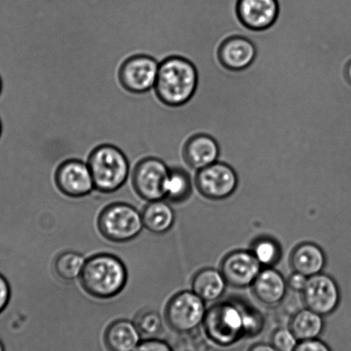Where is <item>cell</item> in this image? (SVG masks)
I'll return each mask as SVG.
<instances>
[{
  "instance_id": "cell-32",
  "label": "cell",
  "mask_w": 351,
  "mask_h": 351,
  "mask_svg": "<svg viewBox=\"0 0 351 351\" xmlns=\"http://www.w3.org/2000/svg\"><path fill=\"white\" fill-rule=\"evenodd\" d=\"M344 77H346L348 83L351 85V60L347 63L344 68Z\"/></svg>"
},
{
  "instance_id": "cell-5",
  "label": "cell",
  "mask_w": 351,
  "mask_h": 351,
  "mask_svg": "<svg viewBox=\"0 0 351 351\" xmlns=\"http://www.w3.org/2000/svg\"><path fill=\"white\" fill-rule=\"evenodd\" d=\"M97 226L105 239L115 243L134 240L144 228L141 213L131 204L123 202L106 206L99 215Z\"/></svg>"
},
{
  "instance_id": "cell-18",
  "label": "cell",
  "mask_w": 351,
  "mask_h": 351,
  "mask_svg": "<svg viewBox=\"0 0 351 351\" xmlns=\"http://www.w3.org/2000/svg\"><path fill=\"white\" fill-rule=\"evenodd\" d=\"M293 270L306 277L322 274L326 267V258L322 248L312 243L298 245L293 250L291 258Z\"/></svg>"
},
{
  "instance_id": "cell-34",
  "label": "cell",
  "mask_w": 351,
  "mask_h": 351,
  "mask_svg": "<svg viewBox=\"0 0 351 351\" xmlns=\"http://www.w3.org/2000/svg\"><path fill=\"white\" fill-rule=\"evenodd\" d=\"M3 134V122L1 119H0V138H1V136Z\"/></svg>"
},
{
  "instance_id": "cell-2",
  "label": "cell",
  "mask_w": 351,
  "mask_h": 351,
  "mask_svg": "<svg viewBox=\"0 0 351 351\" xmlns=\"http://www.w3.org/2000/svg\"><path fill=\"white\" fill-rule=\"evenodd\" d=\"M199 75L192 60L182 56H170L159 64L154 90L162 104L180 107L196 94Z\"/></svg>"
},
{
  "instance_id": "cell-31",
  "label": "cell",
  "mask_w": 351,
  "mask_h": 351,
  "mask_svg": "<svg viewBox=\"0 0 351 351\" xmlns=\"http://www.w3.org/2000/svg\"><path fill=\"white\" fill-rule=\"evenodd\" d=\"M248 351H279L272 346L268 343H256L252 346Z\"/></svg>"
},
{
  "instance_id": "cell-4",
  "label": "cell",
  "mask_w": 351,
  "mask_h": 351,
  "mask_svg": "<svg viewBox=\"0 0 351 351\" xmlns=\"http://www.w3.org/2000/svg\"><path fill=\"white\" fill-rule=\"evenodd\" d=\"M86 162L95 190L99 193L117 192L128 182L130 175V160L122 149L114 145L97 146L88 155Z\"/></svg>"
},
{
  "instance_id": "cell-1",
  "label": "cell",
  "mask_w": 351,
  "mask_h": 351,
  "mask_svg": "<svg viewBox=\"0 0 351 351\" xmlns=\"http://www.w3.org/2000/svg\"><path fill=\"white\" fill-rule=\"evenodd\" d=\"M207 336L221 346H230L244 336H254L263 328V318L256 310L237 301H228L207 310L204 320Z\"/></svg>"
},
{
  "instance_id": "cell-28",
  "label": "cell",
  "mask_w": 351,
  "mask_h": 351,
  "mask_svg": "<svg viewBox=\"0 0 351 351\" xmlns=\"http://www.w3.org/2000/svg\"><path fill=\"white\" fill-rule=\"evenodd\" d=\"M294 351H332L326 343L318 339L299 341Z\"/></svg>"
},
{
  "instance_id": "cell-20",
  "label": "cell",
  "mask_w": 351,
  "mask_h": 351,
  "mask_svg": "<svg viewBox=\"0 0 351 351\" xmlns=\"http://www.w3.org/2000/svg\"><path fill=\"white\" fill-rule=\"evenodd\" d=\"M228 282L221 271L204 268L197 272L192 282V291L204 302H213L224 294Z\"/></svg>"
},
{
  "instance_id": "cell-13",
  "label": "cell",
  "mask_w": 351,
  "mask_h": 351,
  "mask_svg": "<svg viewBox=\"0 0 351 351\" xmlns=\"http://www.w3.org/2000/svg\"><path fill=\"white\" fill-rule=\"evenodd\" d=\"M262 269L263 267L251 251L238 250L223 258L220 271L228 285L246 288L254 284Z\"/></svg>"
},
{
  "instance_id": "cell-27",
  "label": "cell",
  "mask_w": 351,
  "mask_h": 351,
  "mask_svg": "<svg viewBox=\"0 0 351 351\" xmlns=\"http://www.w3.org/2000/svg\"><path fill=\"white\" fill-rule=\"evenodd\" d=\"M132 351H173L169 344L158 339H146Z\"/></svg>"
},
{
  "instance_id": "cell-9",
  "label": "cell",
  "mask_w": 351,
  "mask_h": 351,
  "mask_svg": "<svg viewBox=\"0 0 351 351\" xmlns=\"http://www.w3.org/2000/svg\"><path fill=\"white\" fill-rule=\"evenodd\" d=\"M195 185L207 199L221 200L231 196L237 190L238 176L230 165L217 161L197 171Z\"/></svg>"
},
{
  "instance_id": "cell-25",
  "label": "cell",
  "mask_w": 351,
  "mask_h": 351,
  "mask_svg": "<svg viewBox=\"0 0 351 351\" xmlns=\"http://www.w3.org/2000/svg\"><path fill=\"white\" fill-rule=\"evenodd\" d=\"M251 252L262 267H271L281 258L280 246L277 241L268 237H262L255 241Z\"/></svg>"
},
{
  "instance_id": "cell-12",
  "label": "cell",
  "mask_w": 351,
  "mask_h": 351,
  "mask_svg": "<svg viewBox=\"0 0 351 351\" xmlns=\"http://www.w3.org/2000/svg\"><path fill=\"white\" fill-rule=\"evenodd\" d=\"M236 12L241 25L251 32H265L278 21V0H237Z\"/></svg>"
},
{
  "instance_id": "cell-30",
  "label": "cell",
  "mask_w": 351,
  "mask_h": 351,
  "mask_svg": "<svg viewBox=\"0 0 351 351\" xmlns=\"http://www.w3.org/2000/svg\"><path fill=\"white\" fill-rule=\"evenodd\" d=\"M308 278L306 276L299 274V272L294 271L291 276L288 278L287 285L288 287L292 291L302 292L305 289L306 282H308Z\"/></svg>"
},
{
  "instance_id": "cell-26",
  "label": "cell",
  "mask_w": 351,
  "mask_h": 351,
  "mask_svg": "<svg viewBox=\"0 0 351 351\" xmlns=\"http://www.w3.org/2000/svg\"><path fill=\"white\" fill-rule=\"evenodd\" d=\"M299 340L291 329L281 328L275 330L271 337V344L279 351H294Z\"/></svg>"
},
{
  "instance_id": "cell-29",
  "label": "cell",
  "mask_w": 351,
  "mask_h": 351,
  "mask_svg": "<svg viewBox=\"0 0 351 351\" xmlns=\"http://www.w3.org/2000/svg\"><path fill=\"white\" fill-rule=\"evenodd\" d=\"M11 287H10L8 279L0 274V313L8 308L11 300Z\"/></svg>"
},
{
  "instance_id": "cell-17",
  "label": "cell",
  "mask_w": 351,
  "mask_h": 351,
  "mask_svg": "<svg viewBox=\"0 0 351 351\" xmlns=\"http://www.w3.org/2000/svg\"><path fill=\"white\" fill-rule=\"evenodd\" d=\"M141 337L134 322L121 319L106 329L104 343L109 351H132L141 343Z\"/></svg>"
},
{
  "instance_id": "cell-19",
  "label": "cell",
  "mask_w": 351,
  "mask_h": 351,
  "mask_svg": "<svg viewBox=\"0 0 351 351\" xmlns=\"http://www.w3.org/2000/svg\"><path fill=\"white\" fill-rule=\"evenodd\" d=\"M141 216L144 228L155 234L169 232L176 219L172 207L165 199L149 202L143 209Z\"/></svg>"
},
{
  "instance_id": "cell-11",
  "label": "cell",
  "mask_w": 351,
  "mask_h": 351,
  "mask_svg": "<svg viewBox=\"0 0 351 351\" xmlns=\"http://www.w3.org/2000/svg\"><path fill=\"white\" fill-rule=\"evenodd\" d=\"M302 293L306 308L323 317L332 313L339 305V285L326 274H319L308 278Z\"/></svg>"
},
{
  "instance_id": "cell-16",
  "label": "cell",
  "mask_w": 351,
  "mask_h": 351,
  "mask_svg": "<svg viewBox=\"0 0 351 351\" xmlns=\"http://www.w3.org/2000/svg\"><path fill=\"white\" fill-rule=\"evenodd\" d=\"M252 286L255 298L267 306H275L282 302L288 289L284 276L272 267L262 269Z\"/></svg>"
},
{
  "instance_id": "cell-33",
  "label": "cell",
  "mask_w": 351,
  "mask_h": 351,
  "mask_svg": "<svg viewBox=\"0 0 351 351\" xmlns=\"http://www.w3.org/2000/svg\"><path fill=\"white\" fill-rule=\"evenodd\" d=\"M3 88H4V82H3L2 77L0 76V95L2 94Z\"/></svg>"
},
{
  "instance_id": "cell-8",
  "label": "cell",
  "mask_w": 351,
  "mask_h": 351,
  "mask_svg": "<svg viewBox=\"0 0 351 351\" xmlns=\"http://www.w3.org/2000/svg\"><path fill=\"white\" fill-rule=\"evenodd\" d=\"M160 61L145 53H136L121 64L118 78L125 90L143 94L154 88Z\"/></svg>"
},
{
  "instance_id": "cell-6",
  "label": "cell",
  "mask_w": 351,
  "mask_h": 351,
  "mask_svg": "<svg viewBox=\"0 0 351 351\" xmlns=\"http://www.w3.org/2000/svg\"><path fill=\"white\" fill-rule=\"evenodd\" d=\"M207 313L206 302L192 291L177 293L165 308V319L179 333L193 332L204 323Z\"/></svg>"
},
{
  "instance_id": "cell-23",
  "label": "cell",
  "mask_w": 351,
  "mask_h": 351,
  "mask_svg": "<svg viewBox=\"0 0 351 351\" xmlns=\"http://www.w3.org/2000/svg\"><path fill=\"white\" fill-rule=\"evenodd\" d=\"M85 261L83 255L77 252H64L54 261V271L64 281H74L80 278Z\"/></svg>"
},
{
  "instance_id": "cell-24",
  "label": "cell",
  "mask_w": 351,
  "mask_h": 351,
  "mask_svg": "<svg viewBox=\"0 0 351 351\" xmlns=\"http://www.w3.org/2000/svg\"><path fill=\"white\" fill-rule=\"evenodd\" d=\"M134 322L139 333L146 339H156L162 332V319L155 309L141 310L136 315Z\"/></svg>"
},
{
  "instance_id": "cell-21",
  "label": "cell",
  "mask_w": 351,
  "mask_h": 351,
  "mask_svg": "<svg viewBox=\"0 0 351 351\" xmlns=\"http://www.w3.org/2000/svg\"><path fill=\"white\" fill-rule=\"evenodd\" d=\"M324 327L323 316L308 308L296 313L289 324V329L299 341L318 339Z\"/></svg>"
},
{
  "instance_id": "cell-7",
  "label": "cell",
  "mask_w": 351,
  "mask_h": 351,
  "mask_svg": "<svg viewBox=\"0 0 351 351\" xmlns=\"http://www.w3.org/2000/svg\"><path fill=\"white\" fill-rule=\"evenodd\" d=\"M169 167L156 156H147L136 163L132 173V186L142 199H165V187Z\"/></svg>"
},
{
  "instance_id": "cell-22",
  "label": "cell",
  "mask_w": 351,
  "mask_h": 351,
  "mask_svg": "<svg viewBox=\"0 0 351 351\" xmlns=\"http://www.w3.org/2000/svg\"><path fill=\"white\" fill-rule=\"evenodd\" d=\"M192 180L189 173L180 167H169L165 187V199L173 204L185 202L192 193Z\"/></svg>"
},
{
  "instance_id": "cell-14",
  "label": "cell",
  "mask_w": 351,
  "mask_h": 351,
  "mask_svg": "<svg viewBox=\"0 0 351 351\" xmlns=\"http://www.w3.org/2000/svg\"><path fill=\"white\" fill-rule=\"evenodd\" d=\"M217 56L224 69L243 71L254 63L257 57V47L247 37L233 36L220 44Z\"/></svg>"
},
{
  "instance_id": "cell-3",
  "label": "cell",
  "mask_w": 351,
  "mask_h": 351,
  "mask_svg": "<svg viewBox=\"0 0 351 351\" xmlns=\"http://www.w3.org/2000/svg\"><path fill=\"white\" fill-rule=\"evenodd\" d=\"M80 278L87 294L106 300L114 298L123 291L128 274L120 258L111 254H97L85 261Z\"/></svg>"
},
{
  "instance_id": "cell-35",
  "label": "cell",
  "mask_w": 351,
  "mask_h": 351,
  "mask_svg": "<svg viewBox=\"0 0 351 351\" xmlns=\"http://www.w3.org/2000/svg\"><path fill=\"white\" fill-rule=\"evenodd\" d=\"M0 351H5V348L4 346H3L1 340H0Z\"/></svg>"
},
{
  "instance_id": "cell-15",
  "label": "cell",
  "mask_w": 351,
  "mask_h": 351,
  "mask_svg": "<svg viewBox=\"0 0 351 351\" xmlns=\"http://www.w3.org/2000/svg\"><path fill=\"white\" fill-rule=\"evenodd\" d=\"M220 153V145L213 136L206 134L191 136L182 148L184 162L197 171L217 162Z\"/></svg>"
},
{
  "instance_id": "cell-10",
  "label": "cell",
  "mask_w": 351,
  "mask_h": 351,
  "mask_svg": "<svg viewBox=\"0 0 351 351\" xmlns=\"http://www.w3.org/2000/svg\"><path fill=\"white\" fill-rule=\"evenodd\" d=\"M54 182L60 193L73 199L88 196L95 190L87 162L82 159L70 158L60 162L54 172Z\"/></svg>"
}]
</instances>
